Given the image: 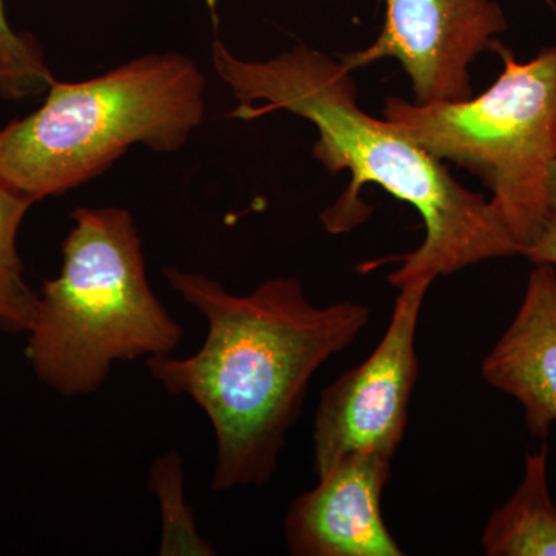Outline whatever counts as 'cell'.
Segmentation results:
<instances>
[{"mask_svg":"<svg viewBox=\"0 0 556 556\" xmlns=\"http://www.w3.org/2000/svg\"><path fill=\"white\" fill-rule=\"evenodd\" d=\"M548 197H551L552 211L556 208V160L552 164L551 177H548Z\"/></svg>","mask_w":556,"mask_h":556,"instance_id":"9a60e30c","label":"cell"},{"mask_svg":"<svg viewBox=\"0 0 556 556\" xmlns=\"http://www.w3.org/2000/svg\"><path fill=\"white\" fill-rule=\"evenodd\" d=\"M391 457L378 453L346 456L318 484L292 501L285 538L295 556H402L383 521L382 495Z\"/></svg>","mask_w":556,"mask_h":556,"instance_id":"ba28073f","label":"cell"},{"mask_svg":"<svg viewBox=\"0 0 556 556\" xmlns=\"http://www.w3.org/2000/svg\"><path fill=\"white\" fill-rule=\"evenodd\" d=\"M548 447L527 453L514 496L493 511L482 532L489 556H556V504L548 490Z\"/></svg>","mask_w":556,"mask_h":556,"instance_id":"30bf717a","label":"cell"},{"mask_svg":"<svg viewBox=\"0 0 556 556\" xmlns=\"http://www.w3.org/2000/svg\"><path fill=\"white\" fill-rule=\"evenodd\" d=\"M525 257L529 258L533 265H552L556 268V208L552 211L546 228L538 237L535 243L522 252Z\"/></svg>","mask_w":556,"mask_h":556,"instance_id":"5bb4252c","label":"cell"},{"mask_svg":"<svg viewBox=\"0 0 556 556\" xmlns=\"http://www.w3.org/2000/svg\"><path fill=\"white\" fill-rule=\"evenodd\" d=\"M382 30L367 49L342 54L348 70L396 60L412 79L416 102H459L473 97L470 65L500 49L508 28L495 0H386Z\"/></svg>","mask_w":556,"mask_h":556,"instance_id":"52a82bcc","label":"cell"},{"mask_svg":"<svg viewBox=\"0 0 556 556\" xmlns=\"http://www.w3.org/2000/svg\"><path fill=\"white\" fill-rule=\"evenodd\" d=\"M212 64L240 108L237 118L270 110L308 119L318 131L314 159L329 174L350 172L351 182L320 215L325 229L343 233L361 226L371 207L361 199L365 185L380 186L412 204L422 217L426 239L388 276L394 288L430 285L438 277L485 260L521 255L489 200L450 174L444 161L420 148L390 121L361 109L351 70L308 46L294 47L269 61H247L222 40L212 46Z\"/></svg>","mask_w":556,"mask_h":556,"instance_id":"6da1fadb","label":"cell"},{"mask_svg":"<svg viewBox=\"0 0 556 556\" xmlns=\"http://www.w3.org/2000/svg\"><path fill=\"white\" fill-rule=\"evenodd\" d=\"M206 78L177 51L150 53L49 87L36 112L0 130V179L36 203L101 177L131 148L178 152L206 116Z\"/></svg>","mask_w":556,"mask_h":556,"instance_id":"3957f363","label":"cell"},{"mask_svg":"<svg viewBox=\"0 0 556 556\" xmlns=\"http://www.w3.org/2000/svg\"><path fill=\"white\" fill-rule=\"evenodd\" d=\"M53 80L39 43L28 33H16L10 27L0 0V97H30L49 90Z\"/></svg>","mask_w":556,"mask_h":556,"instance_id":"4fadbf2b","label":"cell"},{"mask_svg":"<svg viewBox=\"0 0 556 556\" xmlns=\"http://www.w3.org/2000/svg\"><path fill=\"white\" fill-rule=\"evenodd\" d=\"M482 378L525 409L527 428L547 439L556 422V269L535 265L517 316L482 362Z\"/></svg>","mask_w":556,"mask_h":556,"instance_id":"9c48e42d","label":"cell"},{"mask_svg":"<svg viewBox=\"0 0 556 556\" xmlns=\"http://www.w3.org/2000/svg\"><path fill=\"white\" fill-rule=\"evenodd\" d=\"M500 78L459 102L387 98L383 118L441 161L482 179L490 204L522 252L552 215L556 160V43L521 62L501 43Z\"/></svg>","mask_w":556,"mask_h":556,"instance_id":"5b68a950","label":"cell"},{"mask_svg":"<svg viewBox=\"0 0 556 556\" xmlns=\"http://www.w3.org/2000/svg\"><path fill=\"white\" fill-rule=\"evenodd\" d=\"M428 289L424 283L399 289L379 345L321 393L313 434L317 477L356 453L396 456L419 376L416 331Z\"/></svg>","mask_w":556,"mask_h":556,"instance_id":"8992f818","label":"cell"},{"mask_svg":"<svg viewBox=\"0 0 556 556\" xmlns=\"http://www.w3.org/2000/svg\"><path fill=\"white\" fill-rule=\"evenodd\" d=\"M163 273L206 318L207 336L192 356L148 358L150 375L167 393L192 399L211 420L214 492L266 484L311 379L357 339L371 313L356 302L313 305L295 277L270 278L237 295L204 274L175 266Z\"/></svg>","mask_w":556,"mask_h":556,"instance_id":"7a4b0ae2","label":"cell"},{"mask_svg":"<svg viewBox=\"0 0 556 556\" xmlns=\"http://www.w3.org/2000/svg\"><path fill=\"white\" fill-rule=\"evenodd\" d=\"M0 179V327L11 332H28L38 313L39 294L24 278L16 239L22 219L33 206Z\"/></svg>","mask_w":556,"mask_h":556,"instance_id":"8fae6325","label":"cell"},{"mask_svg":"<svg viewBox=\"0 0 556 556\" xmlns=\"http://www.w3.org/2000/svg\"><path fill=\"white\" fill-rule=\"evenodd\" d=\"M60 276L43 281L28 331L36 376L65 396L100 390L116 362L167 356L182 338L153 294L135 219L123 207H78Z\"/></svg>","mask_w":556,"mask_h":556,"instance_id":"277c9868","label":"cell"},{"mask_svg":"<svg viewBox=\"0 0 556 556\" xmlns=\"http://www.w3.org/2000/svg\"><path fill=\"white\" fill-rule=\"evenodd\" d=\"M149 484L160 503V555H215V548L197 530L195 518L186 503L185 471L177 452L166 453L153 463Z\"/></svg>","mask_w":556,"mask_h":556,"instance_id":"7c38bea8","label":"cell"}]
</instances>
